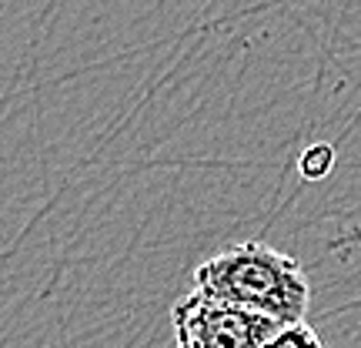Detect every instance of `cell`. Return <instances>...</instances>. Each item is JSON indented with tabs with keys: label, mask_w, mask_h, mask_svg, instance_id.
<instances>
[{
	"label": "cell",
	"mask_w": 361,
	"mask_h": 348,
	"mask_svg": "<svg viewBox=\"0 0 361 348\" xmlns=\"http://www.w3.org/2000/svg\"><path fill=\"white\" fill-rule=\"evenodd\" d=\"M194 288L278 325L308 318L311 282L301 261L264 241H238L194 268Z\"/></svg>",
	"instance_id": "obj_1"
},
{
	"label": "cell",
	"mask_w": 361,
	"mask_h": 348,
	"mask_svg": "<svg viewBox=\"0 0 361 348\" xmlns=\"http://www.w3.org/2000/svg\"><path fill=\"white\" fill-rule=\"evenodd\" d=\"M174 348H264L281 325L194 288L171 308Z\"/></svg>",
	"instance_id": "obj_2"
},
{
	"label": "cell",
	"mask_w": 361,
	"mask_h": 348,
	"mask_svg": "<svg viewBox=\"0 0 361 348\" xmlns=\"http://www.w3.org/2000/svg\"><path fill=\"white\" fill-rule=\"evenodd\" d=\"M264 348H328V345H324L322 335L308 322H295V325H281L264 342Z\"/></svg>",
	"instance_id": "obj_4"
},
{
	"label": "cell",
	"mask_w": 361,
	"mask_h": 348,
	"mask_svg": "<svg viewBox=\"0 0 361 348\" xmlns=\"http://www.w3.org/2000/svg\"><path fill=\"white\" fill-rule=\"evenodd\" d=\"M335 161H338V151L331 144H311L298 155V174L305 181H324L331 171H335Z\"/></svg>",
	"instance_id": "obj_3"
}]
</instances>
